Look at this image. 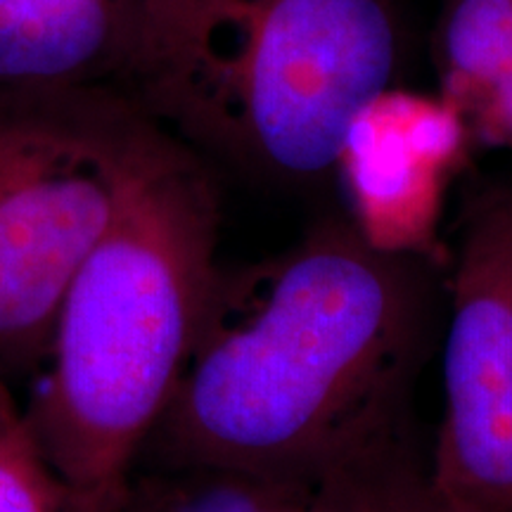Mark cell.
Listing matches in <instances>:
<instances>
[{"mask_svg":"<svg viewBox=\"0 0 512 512\" xmlns=\"http://www.w3.org/2000/svg\"><path fill=\"white\" fill-rule=\"evenodd\" d=\"M420 259L328 219L228 275L140 456L309 484L396 430L425 328Z\"/></svg>","mask_w":512,"mask_h":512,"instance_id":"obj_1","label":"cell"},{"mask_svg":"<svg viewBox=\"0 0 512 512\" xmlns=\"http://www.w3.org/2000/svg\"><path fill=\"white\" fill-rule=\"evenodd\" d=\"M403 456L396 430L356 448L311 479L302 512H392Z\"/></svg>","mask_w":512,"mask_h":512,"instance_id":"obj_11","label":"cell"},{"mask_svg":"<svg viewBox=\"0 0 512 512\" xmlns=\"http://www.w3.org/2000/svg\"><path fill=\"white\" fill-rule=\"evenodd\" d=\"M467 124L475 145L512 150V72L467 114Z\"/></svg>","mask_w":512,"mask_h":512,"instance_id":"obj_12","label":"cell"},{"mask_svg":"<svg viewBox=\"0 0 512 512\" xmlns=\"http://www.w3.org/2000/svg\"><path fill=\"white\" fill-rule=\"evenodd\" d=\"M219 233L209 159L131 102L112 214L64 294L22 401L46 458L105 512L124 496L207 323L223 275Z\"/></svg>","mask_w":512,"mask_h":512,"instance_id":"obj_2","label":"cell"},{"mask_svg":"<svg viewBox=\"0 0 512 512\" xmlns=\"http://www.w3.org/2000/svg\"><path fill=\"white\" fill-rule=\"evenodd\" d=\"M143 0H0V93L112 88Z\"/></svg>","mask_w":512,"mask_h":512,"instance_id":"obj_7","label":"cell"},{"mask_svg":"<svg viewBox=\"0 0 512 512\" xmlns=\"http://www.w3.org/2000/svg\"><path fill=\"white\" fill-rule=\"evenodd\" d=\"M0 512H105L64 479L24 418L15 387L0 380Z\"/></svg>","mask_w":512,"mask_h":512,"instance_id":"obj_10","label":"cell"},{"mask_svg":"<svg viewBox=\"0 0 512 512\" xmlns=\"http://www.w3.org/2000/svg\"><path fill=\"white\" fill-rule=\"evenodd\" d=\"M392 512H444L432 494L427 472H420L415 470V465H408L399 482V489H396Z\"/></svg>","mask_w":512,"mask_h":512,"instance_id":"obj_13","label":"cell"},{"mask_svg":"<svg viewBox=\"0 0 512 512\" xmlns=\"http://www.w3.org/2000/svg\"><path fill=\"white\" fill-rule=\"evenodd\" d=\"M309 484L216 467H159L131 477L112 512H302Z\"/></svg>","mask_w":512,"mask_h":512,"instance_id":"obj_8","label":"cell"},{"mask_svg":"<svg viewBox=\"0 0 512 512\" xmlns=\"http://www.w3.org/2000/svg\"><path fill=\"white\" fill-rule=\"evenodd\" d=\"M128 107L112 88L0 93V380L12 387L46 361L110 219Z\"/></svg>","mask_w":512,"mask_h":512,"instance_id":"obj_4","label":"cell"},{"mask_svg":"<svg viewBox=\"0 0 512 512\" xmlns=\"http://www.w3.org/2000/svg\"><path fill=\"white\" fill-rule=\"evenodd\" d=\"M472 147L465 114L439 93L396 83L375 93L351 117L335 159L349 221L382 252L422 259Z\"/></svg>","mask_w":512,"mask_h":512,"instance_id":"obj_6","label":"cell"},{"mask_svg":"<svg viewBox=\"0 0 512 512\" xmlns=\"http://www.w3.org/2000/svg\"><path fill=\"white\" fill-rule=\"evenodd\" d=\"M448 285L444 415L427 477L444 512H512V188L467 202Z\"/></svg>","mask_w":512,"mask_h":512,"instance_id":"obj_5","label":"cell"},{"mask_svg":"<svg viewBox=\"0 0 512 512\" xmlns=\"http://www.w3.org/2000/svg\"><path fill=\"white\" fill-rule=\"evenodd\" d=\"M399 57L394 0H143L112 91L209 162L306 185Z\"/></svg>","mask_w":512,"mask_h":512,"instance_id":"obj_3","label":"cell"},{"mask_svg":"<svg viewBox=\"0 0 512 512\" xmlns=\"http://www.w3.org/2000/svg\"><path fill=\"white\" fill-rule=\"evenodd\" d=\"M439 95L470 114L512 72V0H448L437 34Z\"/></svg>","mask_w":512,"mask_h":512,"instance_id":"obj_9","label":"cell"}]
</instances>
